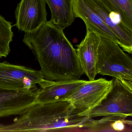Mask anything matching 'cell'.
<instances>
[{
    "mask_svg": "<svg viewBox=\"0 0 132 132\" xmlns=\"http://www.w3.org/2000/svg\"><path fill=\"white\" fill-rule=\"evenodd\" d=\"M100 35L87 28L84 39L77 46V55L81 69L89 80H94L97 74V63Z\"/></svg>",
    "mask_w": 132,
    "mask_h": 132,
    "instance_id": "8fae6325",
    "label": "cell"
},
{
    "mask_svg": "<svg viewBox=\"0 0 132 132\" xmlns=\"http://www.w3.org/2000/svg\"><path fill=\"white\" fill-rule=\"evenodd\" d=\"M100 120L90 118L85 122L84 129L87 131H113L112 125L118 120H125V115H112L104 116Z\"/></svg>",
    "mask_w": 132,
    "mask_h": 132,
    "instance_id": "9a60e30c",
    "label": "cell"
},
{
    "mask_svg": "<svg viewBox=\"0 0 132 132\" xmlns=\"http://www.w3.org/2000/svg\"><path fill=\"white\" fill-rule=\"evenodd\" d=\"M32 51L45 79L50 80H79L84 73L77 51L63 29L46 21L23 40Z\"/></svg>",
    "mask_w": 132,
    "mask_h": 132,
    "instance_id": "6da1fadb",
    "label": "cell"
},
{
    "mask_svg": "<svg viewBox=\"0 0 132 132\" xmlns=\"http://www.w3.org/2000/svg\"><path fill=\"white\" fill-rule=\"evenodd\" d=\"M52 13L49 21L62 29L70 26L74 21L73 0H45Z\"/></svg>",
    "mask_w": 132,
    "mask_h": 132,
    "instance_id": "4fadbf2b",
    "label": "cell"
},
{
    "mask_svg": "<svg viewBox=\"0 0 132 132\" xmlns=\"http://www.w3.org/2000/svg\"><path fill=\"white\" fill-rule=\"evenodd\" d=\"M113 84V80L101 78L86 81L67 100L75 109L81 112L98 106L105 99Z\"/></svg>",
    "mask_w": 132,
    "mask_h": 132,
    "instance_id": "8992f818",
    "label": "cell"
},
{
    "mask_svg": "<svg viewBox=\"0 0 132 132\" xmlns=\"http://www.w3.org/2000/svg\"><path fill=\"white\" fill-rule=\"evenodd\" d=\"M111 11L121 15L124 23L132 31V0H100Z\"/></svg>",
    "mask_w": 132,
    "mask_h": 132,
    "instance_id": "5bb4252c",
    "label": "cell"
},
{
    "mask_svg": "<svg viewBox=\"0 0 132 132\" xmlns=\"http://www.w3.org/2000/svg\"><path fill=\"white\" fill-rule=\"evenodd\" d=\"M73 9L75 18H79L86 28L101 35L107 36L117 43L115 34L109 28L88 0H73Z\"/></svg>",
    "mask_w": 132,
    "mask_h": 132,
    "instance_id": "7c38bea8",
    "label": "cell"
},
{
    "mask_svg": "<svg viewBox=\"0 0 132 132\" xmlns=\"http://www.w3.org/2000/svg\"><path fill=\"white\" fill-rule=\"evenodd\" d=\"M98 50L97 74L115 78L132 77V58L111 39L101 35Z\"/></svg>",
    "mask_w": 132,
    "mask_h": 132,
    "instance_id": "3957f363",
    "label": "cell"
},
{
    "mask_svg": "<svg viewBox=\"0 0 132 132\" xmlns=\"http://www.w3.org/2000/svg\"><path fill=\"white\" fill-rule=\"evenodd\" d=\"M68 101L35 104L9 125H0V132H47L84 129L87 116L79 115Z\"/></svg>",
    "mask_w": 132,
    "mask_h": 132,
    "instance_id": "7a4b0ae2",
    "label": "cell"
},
{
    "mask_svg": "<svg viewBox=\"0 0 132 132\" xmlns=\"http://www.w3.org/2000/svg\"><path fill=\"white\" fill-rule=\"evenodd\" d=\"M119 80L125 87L132 93V77L129 76H122Z\"/></svg>",
    "mask_w": 132,
    "mask_h": 132,
    "instance_id": "e0dca14e",
    "label": "cell"
},
{
    "mask_svg": "<svg viewBox=\"0 0 132 132\" xmlns=\"http://www.w3.org/2000/svg\"><path fill=\"white\" fill-rule=\"evenodd\" d=\"M111 90L98 106L79 115L93 118L112 115L132 117V93L118 78L114 77Z\"/></svg>",
    "mask_w": 132,
    "mask_h": 132,
    "instance_id": "277c9868",
    "label": "cell"
},
{
    "mask_svg": "<svg viewBox=\"0 0 132 132\" xmlns=\"http://www.w3.org/2000/svg\"><path fill=\"white\" fill-rule=\"evenodd\" d=\"M86 81L80 79L54 81L44 79L39 83L40 88L35 104L67 101Z\"/></svg>",
    "mask_w": 132,
    "mask_h": 132,
    "instance_id": "30bf717a",
    "label": "cell"
},
{
    "mask_svg": "<svg viewBox=\"0 0 132 132\" xmlns=\"http://www.w3.org/2000/svg\"><path fill=\"white\" fill-rule=\"evenodd\" d=\"M45 0H21L15 11L19 30L25 33L32 32L47 21Z\"/></svg>",
    "mask_w": 132,
    "mask_h": 132,
    "instance_id": "52a82bcc",
    "label": "cell"
},
{
    "mask_svg": "<svg viewBox=\"0 0 132 132\" xmlns=\"http://www.w3.org/2000/svg\"><path fill=\"white\" fill-rule=\"evenodd\" d=\"M107 26L115 34L117 44L124 51L132 54V31L119 14L109 9L100 0H88Z\"/></svg>",
    "mask_w": 132,
    "mask_h": 132,
    "instance_id": "9c48e42d",
    "label": "cell"
},
{
    "mask_svg": "<svg viewBox=\"0 0 132 132\" xmlns=\"http://www.w3.org/2000/svg\"><path fill=\"white\" fill-rule=\"evenodd\" d=\"M123 122L125 125H128L129 126H132V121L125 120L123 121Z\"/></svg>",
    "mask_w": 132,
    "mask_h": 132,
    "instance_id": "ac0fdd59",
    "label": "cell"
},
{
    "mask_svg": "<svg viewBox=\"0 0 132 132\" xmlns=\"http://www.w3.org/2000/svg\"><path fill=\"white\" fill-rule=\"evenodd\" d=\"M45 79L41 71L23 66L0 62V88L25 90L36 87Z\"/></svg>",
    "mask_w": 132,
    "mask_h": 132,
    "instance_id": "5b68a950",
    "label": "cell"
},
{
    "mask_svg": "<svg viewBox=\"0 0 132 132\" xmlns=\"http://www.w3.org/2000/svg\"><path fill=\"white\" fill-rule=\"evenodd\" d=\"M11 22L0 15V58L6 57L10 52V44L13 37Z\"/></svg>",
    "mask_w": 132,
    "mask_h": 132,
    "instance_id": "2e32d148",
    "label": "cell"
},
{
    "mask_svg": "<svg viewBox=\"0 0 132 132\" xmlns=\"http://www.w3.org/2000/svg\"><path fill=\"white\" fill-rule=\"evenodd\" d=\"M39 88L13 90L0 88V118L20 115L35 104Z\"/></svg>",
    "mask_w": 132,
    "mask_h": 132,
    "instance_id": "ba28073f",
    "label": "cell"
}]
</instances>
